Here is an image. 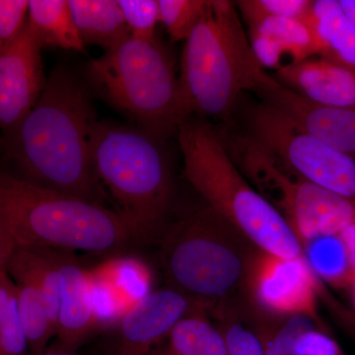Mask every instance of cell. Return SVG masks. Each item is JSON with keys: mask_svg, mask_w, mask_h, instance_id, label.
Instances as JSON below:
<instances>
[{"mask_svg": "<svg viewBox=\"0 0 355 355\" xmlns=\"http://www.w3.org/2000/svg\"><path fill=\"white\" fill-rule=\"evenodd\" d=\"M295 355H347L336 340L322 331H305L298 340Z\"/></svg>", "mask_w": 355, "mask_h": 355, "instance_id": "4dcf8cb0", "label": "cell"}, {"mask_svg": "<svg viewBox=\"0 0 355 355\" xmlns=\"http://www.w3.org/2000/svg\"><path fill=\"white\" fill-rule=\"evenodd\" d=\"M247 127L311 183L355 205V156L313 139L263 102L250 109Z\"/></svg>", "mask_w": 355, "mask_h": 355, "instance_id": "9c48e42d", "label": "cell"}, {"mask_svg": "<svg viewBox=\"0 0 355 355\" xmlns=\"http://www.w3.org/2000/svg\"><path fill=\"white\" fill-rule=\"evenodd\" d=\"M184 175L205 202L257 249L306 260L302 245L282 214L248 181L229 155L218 128L200 119L180 125Z\"/></svg>", "mask_w": 355, "mask_h": 355, "instance_id": "277c9868", "label": "cell"}, {"mask_svg": "<svg viewBox=\"0 0 355 355\" xmlns=\"http://www.w3.org/2000/svg\"><path fill=\"white\" fill-rule=\"evenodd\" d=\"M314 0H239L238 10L247 22L263 17L302 20L309 13Z\"/></svg>", "mask_w": 355, "mask_h": 355, "instance_id": "484cf974", "label": "cell"}, {"mask_svg": "<svg viewBox=\"0 0 355 355\" xmlns=\"http://www.w3.org/2000/svg\"><path fill=\"white\" fill-rule=\"evenodd\" d=\"M69 6L84 44L106 51L132 36L118 1L69 0Z\"/></svg>", "mask_w": 355, "mask_h": 355, "instance_id": "d6986e66", "label": "cell"}, {"mask_svg": "<svg viewBox=\"0 0 355 355\" xmlns=\"http://www.w3.org/2000/svg\"><path fill=\"white\" fill-rule=\"evenodd\" d=\"M55 252L60 279L58 345L55 350L74 352L98 324L94 287L91 275L76 259L65 252Z\"/></svg>", "mask_w": 355, "mask_h": 355, "instance_id": "5bb4252c", "label": "cell"}, {"mask_svg": "<svg viewBox=\"0 0 355 355\" xmlns=\"http://www.w3.org/2000/svg\"><path fill=\"white\" fill-rule=\"evenodd\" d=\"M27 24L41 49L85 51L67 0H31Z\"/></svg>", "mask_w": 355, "mask_h": 355, "instance_id": "ffe728a7", "label": "cell"}, {"mask_svg": "<svg viewBox=\"0 0 355 355\" xmlns=\"http://www.w3.org/2000/svg\"><path fill=\"white\" fill-rule=\"evenodd\" d=\"M222 141L248 181L282 214L300 244L340 235L355 222V205L320 188L247 132L218 128Z\"/></svg>", "mask_w": 355, "mask_h": 355, "instance_id": "ba28073f", "label": "cell"}, {"mask_svg": "<svg viewBox=\"0 0 355 355\" xmlns=\"http://www.w3.org/2000/svg\"><path fill=\"white\" fill-rule=\"evenodd\" d=\"M132 240L118 212L1 173L0 265L15 247L109 253Z\"/></svg>", "mask_w": 355, "mask_h": 355, "instance_id": "7a4b0ae2", "label": "cell"}, {"mask_svg": "<svg viewBox=\"0 0 355 355\" xmlns=\"http://www.w3.org/2000/svg\"><path fill=\"white\" fill-rule=\"evenodd\" d=\"M164 140L141 128L106 121H97L93 128L96 176L137 241L155 238L171 207V163Z\"/></svg>", "mask_w": 355, "mask_h": 355, "instance_id": "5b68a950", "label": "cell"}, {"mask_svg": "<svg viewBox=\"0 0 355 355\" xmlns=\"http://www.w3.org/2000/svg\"><path fill=\"white\" fill-rule=\"evenodd\" d=\"M202 309L170 287L146 294L123 315L119 354L151 355L153 347L169 336L183 318Z\"/></svg>", "mask_w": 355, "mask_h": 355, "instance_id": "4fadbf2b", "label": "cell"}, {"mask_svg": "<svg viewBox=\"0 0 355 355\" xmlns=\"http://www.w3.org/2000/svg\"><path fill=\"white\" fill-rule=\"evenodd\" d=\"M97 121L86 79L69 65H57L34 108L2 139L14 176L102 205L106 191L91 155Z\"/></svg>", "mask_w": 355, "mask_h": 355, "instance_id": "6da1fadb", "label": "cell"}, {"mask_svg": "<svg viewBox=\"0 0 355 355\" xmlns=\"http://www.w3.org/2000/svg\"><path fill=\"white\" fill-rule=\"evenodd\" d=\"M89 87L137 128L166 139L184 121L171 51L158 38H130L91 60Z\"/></svg>", "mask_w": 355, "mask_h": 355, "instance_id": "8992f818", "label": "cell"}, {"mask_svg": "<svg viewBox=\"0 0 355 355\" xmlns=\"http://www.w3.org/2000/svg\"><path fill=\"white\" fill-rule=\"evenodd\" d=\"M202 313L203 309L191 313L175 326L168 349L175 355H230L220 330Z\"/></svg>", "mask_w": 355, "mask_h": 355, "instance_id": "44dd1931", "label": "cell"}, {"mask_svg": "<svg viewBox=\"0 0 355 355\" xmlns=\"http://www.w3.org/2000/svg\"><path fill=\"white\" fill-rule=\"evenodd\" d=\"M313 320L306 316H294L266 336H261L265 355H295L298 340L305 331L312 330Z\"/></svg>", "mask_w": 355, "mask_h": 355, "instance_id": "83f0119b", "label": "cell"}, {"mask_svg": "<svg viewBox=\"0 0 355 355\" xmlns=\"http://www.w3.org/2000/svg\"><path fill=\"white\" fill-rule=\"evenodd\" d=\"M18 292L8 272L0 270V355H27L29 349Z\"/></svg>", "mask_w": 355, "mask_h": 355, "instance_id": "603a6c76", "label": "cell"}, {"mask_svg": "<svg viewBox=\"0 0 355 355\" xmlns=\"http://www.w3.org/2000/svg\"><path fill=\"white\" fill-rule=\"evenodd\" d=\"M247 25L252 48L265 70L277 72L318 55L314 36L302 20L263 17Z\"/></svg>", "mask_w": 355, "mask_h": 355, "instance_id": "9a60e30c", "label": "cell"}, {"mask_svg": "<svg viewBox=\"0 0 355 355\" xmlns=\"http://www.w3.org/2000/svg\"><path fill=\"white\" fill-rule=\"evenodd\" d=\"M41 355H79L76 352H60V350H53V352H46Z\"/></svg>", "mask_w": 355, "mask_h": 355, "instance_id": "836d02e7", "label": "cell"}, {"mask_svg": "<svg viewBox=\"0 0 355 355\" xmlns=\"http://www.w3.org/2000/svg\"><path fill=\"white\" fill-rule=\"evenodd\" d=\"M340 238H342L343 244H345V248H347V254H349L352 275H354V279H352V284H354L355 280V222L352 223V225L347 226V227L340 233Z\"/></svg>", "mask_w": 355, "mask_h": 355, "instance_id": "1f68e13d", "label": "cell"}, {"mask_svg": "<svg viewBox=\"0 0 355 355\" xmlns=\"http://www.w3.org/2000/svg\"><path fill=\"white\" fill-rule=\"evenodd\" d=\"M270 77L254 55L235 2L207 0L182 55L184 121L197 114L230 123L243 93L258 92Z\"/></svg>", "mask_w": 355, "mask_h": 355, "instance_id": "3957f363", "label": "cell"}, {"mask_svg": "<svg viewBox=\"0 0 355 355\" xmlns=\"http://www.w3.org/2000/svg\"><path fill=\"white\" fill-rule=\"evenodd\" d=\"M303 251L314 275L338 286H352L354 275L340 235L319 238L306 243Z\"/></svg>", "mask_w": 355, "mask_h": 355, "instance_id": "7402d4cb", "label": "cell"}, {"mask_svg": "<svg viewBox=\"0 0 355 355\" xmlns=\"http://www.w3.org/2000/svg\"><path fill=\"white\" fill-rule=\"evenodd\" d=\"M23 326L29 343V349L34 355L44 354L51 338L55 336L43 293L37 284L23 280L16 282Z\"/></svg>", "mask_w": 355, "mask_h": 355, "instance_id": "cb8c5ba5", "label": "cell"}, {"mask_svg": "<svg viewBox=\"0 0 355 355\" xmlns=\"http://www.w3.org/2000/svg\"><path fill=\"white\" fill-rule=\"evenodd\" d=\"M207 0H159L161 22L173 42L187 41L197 27Z\"/></svg>", "mask_w": 355, "mask_h": 355, "instance_id": "d4e9b609", "label": "cell"}, {"mask_svg": "<svg viewBox=\"0 0 355 355\" xmlns=\"http://www.w3.org/2000/svg\"><path fill=\"white\" fill-rule=\"evenodd\" d=\"M0 270H6L14 282H31L43 293L51 326L58 333L60 303V279L57 252L46 248L15 247Z\"/></svg>", "mask_w": 355, "mask_h": 355, "instance_id": "ac0fdd59", "label": "cell"}, {"mask_svg": "<svg viewBox=\"0 0 355 355\" xmlns=\"http://www.w3.org/2000/svg\"><path fill=\"white\" fill-rule=\"evenodd\" d=\"M343 10L355 28V0H338Z\"/></svg>", "mask_w": 355, "mask_h": 355, "instance_id": "d6a6232c", "label": "cell"}, {"mask_svg": "<svg viewBox=\"0 0 355 355\" xmlns=\"http://www.w3.org/2000/svg\"><path fill=\"white\" fill-rule=\"evenodd\" d=\"M261 101L284 114L306 135L355 156V110L311 101L270 77L257 92Z\"/></svg>", "mask_w": 355, "mask_h": 355, "instance_id": "7c38bea8", "label": "cell"}, {"mask_svg": "<svg viewBox=\"0 0 355 355\" xmlns=\"http://www.w3.org/2000/svg\"><path fill=\"white\" fill-rule=\"evenodd\" d=\"M302 21L316 41L317 57L355 71V28L338 0H314Z\"/></svg>", "mask_w": 355, "mask_h": 355, "instance_id": "e0dca14e", "label": "cell"}, {"mask_svg": "<svg viewBox=\"0 0 355 355\" xmlns=\"http://www.w3.org/2000/svg\"><path fill=\"white\" fill-rule=\"evenodd\" d=\"M222 335L227 343L230 355H265L261 336L248 330L239 322L233 321L225 314L222 316Z\"/></svg>", "mask_w": 355, "mask_h": 355, "instance_id": "f1b7e54d", "label": "cell"}, {"mask_svg": "<svg viewBox=\"0 0 355 355\" xmlns=\"http://www.w3.org/2000/svg\"><path fill=\"white\" fill-rule=\"evenodd\" d=\"M261 307L288 318H317L319 282L307 261L286 259L259 250L248 266L246 279Z\"/></svg>", "mask_w": 355, "mask_h": 355, "instance_id": "30bf717a", "label": "cell"}, {"mask_svg": "<svg viewBox=\"0 0 355 355\" xmlns=\"http://www.w3.org/2000/svg\"><path fill=\"white\" fill-rule=\"evenodd\" d=\"M132 38L140 41H153L156 26L160 17V6L157 0H119Z\"/></svg>", "mask_w": 355, "mask_h": 355, "instance_id": "4316f807", "label": "cell"}, {"mask_svg": "<svg viewBox=\"0 0 355 355\" xmlns=\"http://www.w3.org/2000/svg\"><path fill=\"white\" fill-rule=\"evenodd\" d=\"M352 291H354V302H355V280L354 282V284H352Z\"/></svg>", "mask_w": 355, "mask_h": 355, "instance_id": "d590c367", "label": "cell"}, {"mask_svg": "<svg viewBox=\"0 0 355 355\" xmlns=\"http://www.w3.org/2000/svg\"><path fill=\"white\" fill-rule=\"evenodd\" d=\"M41 50L28 24L0 46V125L6 132L23 121L43 93L46 79Z\"/></svg>", "mask_w": 355, "mask_h": 355, "instance_id": "8fae6325", "label": "cell"}, {"mask_svg": "<svg viewBox=\"0 0 355 355\" xmlns=\"http://www.w3.org/2000/svg\"><path fill=\"white\" fill-rule=\"evenodd\" d=\"M151 355H175L174 354H172L171 352H170L169 349L162 350V352H157V354H151Z\"/></svg>", "mask_w": 355, "mask_h": 355, "instance_id": "e575fe53", "label": "cell"}, {"mask_svg": "<svg viewBox=\"0 0 355 355\" xmlns=\"http://www.w3.org/2000/svg\"><path fill=\"white\" fill-rule=\"evenodd\" d=\"M29 7L27 0L0 1V46L12 41L24 29Z\"/></svg>", "mask_w": 355, "mask_h": 355, "instance_id": "f546056e", "label": "cell"}, {"mask_svg": "<svg viewBox=\"0 0 355 355\" xmlns=\"http://www.w3.org/2000/svg\"><path fill=\"white\" fill-rule=\"evenodd\" d=\"M232 224L209 205L176 222L161 237L160 261L170 288L205 307L246 279L254 252Z\"/></svg>", "mask_w": 355, "mask_h": 355, "instance_id": "52a82bcc", "label": "cell"}, {"mask_svg": "<svg viewBox=\"0 0 355 355\" xmlns=\"http://www.w3.org/2000/svg\"><path fill=\"white\" fill-rule=\"evenodd\" d=\"M282 85L311 101L355 110V71L319 57L308 58L275 72Z\"/></svg>", "mask_w": 355, "mask_h": 355, "instance_id": "2e32d148", "label": "cell"}]
</instances>
